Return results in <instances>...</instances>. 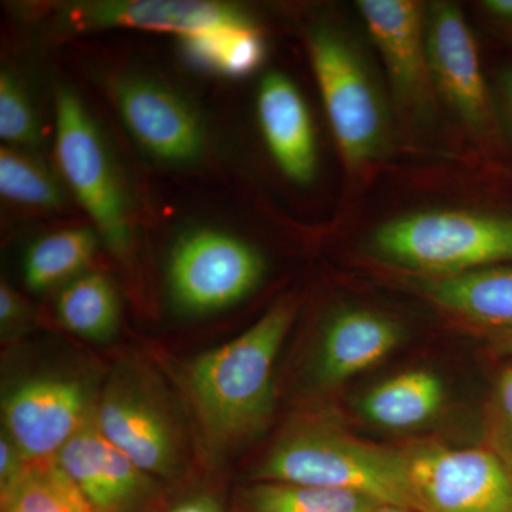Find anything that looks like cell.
<instances>
[{
  "label": "cell",
  "instance_id": "2",
  "mask_svg": "<svg viewBox=\"0 0 512 512\" xmlns=\"http://www.w3.org/2000/svg\"><path fill=\"white\" fill-rule=\"evenodd\" d=\"M256 481L338 488L416 511L403 448L357 439L323 419L292 424L256 467Z\"/></svg>",
  "mask_w": 512,
  "mask_h": 512
},
{
  "label": "cell",
  "instance_id": "26",
  "mask_svg": "<svg viewBox=\"0 0 512 512\" xmlns=\"http://www.w3.org/2000/svg\"><path fill=\"white\" fill-rule=\"evenodd\" d=\"M488 444L512 470V366L505 367L495 382L485 421Z\"/></svg>",
  "mask_w": 512,
  "mask_h": 512
},
{
  "label": "cell",
  "instance_id": "29",
  "mask_svg": "<svg viewBox=\"0 0 512 512\" xmlns=\"http://www.w3.org/2000/svg\"><path fill=\"white\" fill-rule=\"evenodd\" d=\"M170 512H224L221 505L208 497V495H201V497L191 498V500L184 501L177 507L173 508Z\"/></svg>",
  "mask_w": 512,
  "mask_h": 512
},
{
  "label": "cell",
  "instance_id": "27",
  "mask_svg": "<svg viewBox=\"0 0 512 512\" xmlns=\"http://www.w3.org/2000/svg\"><path fill=\"white\" fill-rule=\"evenodd\" d=\"M29 461L5 430L0 437V493H8L29 467Z\"/></svg>",
  "mask_w": 512,
  "mask_h": 512
},
{
  "label": "cell",
  "instance_id": "25",
  "mask_svg": "<svg viewBox=\"0 0 512 512\" xmlns=\"http://www.w3.org/2000/svg\"><path fill=\"white\" fill-rule=\"evenodd\" d=\"M0 137L18 146L39 143V127L28 94L9 73L0 76Z\"/></svg>",
  "mask_w": 512,
  "mask_h": 512
},
{
  "label": "cell",
  "instance_id": "22",
  "mask_svg": "<svg viewBox=\"0 0 512 512\" xmlns=\"http://www.w3.org/2000/svg\"><path fill=\"white\" fill-rule=\"evenodd\" d=\"M97 239L86 228L63 229L37 239L25 258V282L45 291L80 274L92 262Z\"/></svg>",
  "mask_w": 512,
  "mask_h": 512
},
{
  "label": "cell",
  "instance_id": "31",
  "mask_svg": "<svg viewBox=\"0 0 512 512\" xmlns=\"http://www.w3.org/2000/svg\"><path fill=\"white\" fill-rule=\"evenodd\" d=\"M484 5L494 15L512 20V0H487Z\"/></svg>",
  "mask_w": 512,
  "mask_h": 512
},
{
  "label": "cell",
  "instance_id": "18",
  "mask_svg": "<svg viewBox=\"0 0 512 512\" xmlns=\"http://www.w3.org/2000/svg\"><path fill=\"white\" fill-rule=\"evenodd\" d=\"M446 390L436 373L416 369L400 373L370 389L359 403L369 423L386 430H412L439 414Z\"/></svg>",
  "mask_w": 512,
  "mask_h": 512
},
{
  "label": "cell",
  "instance_id": "24",
  "mask_svg": "<svg viewBox=\"0 0 512 512\" xmlns=\"http://www.w3.org/2000/svg\"><path fill=\"white\" fill-rule=\"evenodd\" d=\"M0 192L29 207L59 208L63 204L53 178L35 161L9 147L0 150Z\"/></svg>",
  "mask_w": 512,
  "mask_h": 512
},
{
  "label": "cell",
  "instance_id": "32",
  "mask_svg": "<svg viewBox=\"0 0 512 512\" xmlns=\"http://www.w3.org/2000/svg\"><path fill=\"white\" fill-rule=\"evenodd\" d=\"M373 512H416L409 508L399 507V505L382 504Z\"/></svg>",
  "mask_w": 512,
  "mask_h": 512
},
{
  "label": "cell",
  "instance_id": "16",
  "mask_svg": "<svg viewBox=\"0 0 512 512\" xmlns=\"http://www.w3.org/2000/svg\"><path fill=\"white\" fill-rule=\"evenodd\" d=\"M70 18L82 28H131L183 37L248 20L234 6L192 0H120L74 8Z\"/></svg>",
  "mask_w": 512,
  "mask_h": 512
},
{
  "label": "cell",
  "instance_id": "30",
  "mask_svg": "<svg viewBox=\"0 0 512 512\" xmlns=\"http://www.w3.org/2000/svg\"><path fill=\"white\" fill-rule=\"evenodd\" d=\"M491 338L493 349L498 355L512 357V329L494 332Z\"/></svg>",
  "mask_w": 512,
  "mask_h": 512
},
{
  "label": "cell",
  "instance_id": "28",
  "mask_svg": "<svg viewBox=\"0 0 512 512\" xmlns=\"http://www.w3.org/2000/svg\"><path fill=\"white\" fill-rule=\"evenodd\" d=\"M26 306L10 286L2 284L0 288V325L3 336L9 335L12 330L20 328L25 323Z\"/></svg>",
  "mask_w": 512,
  "mask_h": 512
},
{
  "label": "cell",
  "instance_id": "23",
  "mask_svg": "<svg viewBox=\"0 0 512 512\" xmlns=\"http://www.w3.org/2000/svg\"><path fill=\"white\" fill-rule=\"evenodd\" d=\"M2 512H93L55 458L30 463L8 493Z\"/></svg>",
  "mask_w": 512,
  "mask_h": 512
},
{
  "label": "cell",
  "instance_id": "4",
  "mask_svg": "<svg viewBox=\"0 0 512 512\" xmlns=\"http://www.w3.org/2000/svg\"><path fill=\"white\" fill-rule=\"evenodd\" d=\"M309 56L333 136L350 168L375 160L387 138V114L365 60L338 30L313 29Z\"/></svg>",
  "mask_w": 512,
  "mask_h": 512
},
{
  "label": "cell",
  "instance_id": "33",
  "mask_svg": "<svg viewBox=\"0 0 512 512\" xmlns=\"http://www.w3.org/2000/svg\"><path fill=\"white\" fill-rule=\"evenodd\" d=\"M505 89H507L508 97H510L512 103V72L505 76Z\"/></svg>",
  "mask_w": 512,
  "mask_h": 512
},
{
  "label": "cell",
  "instance_id": "14",
  "mask_svg": "<svg viewBox=\"0 0 512 512\" xmlns=\"http://www.w3.org/2000/svg\"><path fill=\"white\" fill-rule=\"evenodd\" d=\"M396 319L367 309H343L326 323L313 373L322 386H339L386 359L403 342Z\"/></svg>",
  "mask_w": 512,
  "mask_h": 512
},
{
  "label": "cell",
  "instance_id": "1",
  "mask_svg": "<svg viewBox=\"0 0 512 512\" xmlns=\"http://www.w3.org/2000/svg\"><path fill=\"white\" fill-rule=\"evenodd\" d=\"M295 315V302L276 303L238 338L188 366V392L211 446H238L268 426L275 409L276 357Z\"/></svg>",
  "mask_w": 512,
  "mask_h": 512
},
{
  "label": "cell",
  "instance_id": "5",
  "mask_svg": "<svg viewBox=\"0 0 512 512\" xmlns=\"http://www.w3.org/2000/svg\"><path fill=\"white\" fill-rule=\"evenodd\" d=\"M56 156L64 180L107 247L126 254L131 244L126 200L92 117L69 89L56 94Z\"/></svg>",
  "mask_w": 512,
  "mask_h": 512
},
{
  "label": "cell",
  "instance_id": "7",
  "mask_svg": "<svg viewBox=\"0 0 512 512\" xmlns=\"http://www.w3.org/2000/svg\"><path fill=\"white\" fill-rule=\"evenodd\" d=\"M264 271V259L252 245L225 232L200 229L175 245L168 285L183 311L214 312L242 301L261 282Z\"/></svg>",
  "mask_w": 512,
  "mask_h": 512
},
{
  "label": "cell",
  "instance_id": "9",
  "mask_svg": "<svg viewBox=\"0 0 512 512\" xmlns=\"http://www.w3.org/2000/svg\"><path fill=\"white\" fill-rule=\"evenodd\" d=\"M2 410L3 430L23 457L50 460L92 420V390L74 377H33L6 394Z\"/></svg>",
  "mask_w": 512,
  "mask_h": 512
},
{
  "label": "cell",
  "instance_id": "8",
  "mask_svg": "<svg viewBox=\"0 0 512 512\" xmlns=\"http://www.w3.org/2000/svg\"><path fill=\"white\" fill-rule=\"evenodd\" d=\"M97 429L144 473L171 476L180 464L173 420L150 387L131 373L111 377L94 417Z\"/></svg>",
  "mask_w": 512,
  "mask_h": 512
},
{
  "label": "cell",
  "instance_id": "20",
  "mask_svg": "<svg viewBox=\"0 0 512 512\" xmlns=\"http://www.w3.org/2000/svg\"><path fill=\"white\" fill-rule=\"evenodd\" d=\"M180 40L192 63L225 76H248L265 59L264 37L251 19Z\"/></svg>",
  "mask_w": 512,
  "mask_h": 512
},
{
  "label": "cell",
  "instance_id": "3",
  "mask_svg": "<svg viewBox=\"0 0 512 512\" xmlns=\"http://www.w3.org/2000/svg\"><path fill=\"white\" fill-rule=\"evenodd\" d=\"M372 254L390 265L450 276L512 262V218L464 210L412 212L377 227Z\"/></svg>",
  "mask_w": 512,
  "mask_h": 512
},
{
  "label": "cell",
  "instance_id": "10",
  "mask_svg": "<svg viewBox=\"0 0 512 512\" xmlns=\"http://www.w3.org/2000/svg\"><path fill=\"white\" fill-rule=\"evenodd\" d=\"M124 124L147 153L165 163L200 158L204 128L197 113L173 90L143 77H123L113 87Z\"/></svg>",
  "mask_w": 512,
  "mask_h": 512
},
{
  "label": "cell",
  "instance_id": "11",
  "mask_svg": "<svg viewBox=\"0 0 512 512\" xmlns=\"http://www.w3.org/2000/svg\"><path fill=\"white\" fill-rule=\"evenodd\" d=\"M426 23L431 82L464 123L484 126L488 92L476 40L463 12L453 3L437 2Z\"/></svg>",
  "mask_w": 512,
  "mask_h": 512
},
{
  "label": "cell",
  "instance_id": "19",
  "mask_svg": "<svg viewBox=\"0 0 512 512\" xmlns=\"http://www.w3.org/2000/svg\"><path fill=\"white\" fill-rule=\"evenodd\" d=\"M57 316L64 328L74 335L93 342H106L119 328V296L106 276L80 275L60 292Z\"/></svg>",
  "mask_w": 512,
  "mask_h": 512
},
{
  "label": "cell",
  "instance_id": "13",
  "mask_svg": "<svg viewBox=\"0 0 512 512\" xmlns=\"http://www.w3.org/2000/svg\"><path fill=\"white\" fill-rule=\"evenodd\" d=\"M55 460L93 512H138L153 497L150 474L114 447L94 419L57 453Z\"/></svg>",
  "mask_w": 512,
  "mask_h": 512
},
{
  "label": "cell",
  "instance_id": "12",
  "mask_svg": "<svg viewBox=\"0 0 512 512\" xmlns=\"http://www.w3.org/2000/svg\"><path fill=\"white\" fill-rule=\"evenodd\" d=\"M367 32L382 56L394 94L404 106L427 111L431 103L426 23L412 0H360Z\"/></svg>",
  "mask_w": 512,
  "mask_h": 512
},
{
  "label": "cell",
  "instance_id": "15",
  "mask_svg": "<svg viewBox=\"0 0 512 512\" xmlns=\"http://www.w3.org/2000/svg\"><path fill=\"white\" fill-rule=\"evenodd\" d=\"M258 119L269 153L296 184H309L318 170V143L308 106L285 74H266L259 84Z\"/></svg>",
  "mask_w": 512,
  "mask_h": 512
},
{
  "label": "cell",
  "instance_id": "21",
  "mask_svg": "<svg viewBox=\"0 0 512 512\" xmlns=\"http://www.w3.org/2000/svg\"><path fill=\"white\" fill-rule=\"evenodd\" d=\"M379 501L355 491L258 481L241 495L242 512H373Z\"/></svg>",
  "mask_w": 512,
  "mask_h": 512
},
{
  "label": "cell",
  "instance_id": "6",
  "mask_svg": "<svg viewBox=\"0 0 512 512\" xmlns=\"http://www.w3.org/2000/svg\"><path fill=\"white\" fill-rule=\"evenodd\" d=\"M416 512H512V470L490 448H403Z\"/></svg>",
  "mask_w": 512,
  "mask_h": 512
},
{
  "label": "cell",
  "instance_id": "17",
  "mask_svg": "<svg viewBox=\"0 0 512 512\" xmlns=\"http://www.w3.org/2000/svg\"><path fill=\"white\" fill-rule=\"evenodd\" d=\"M424 289L441 309L474 325L494 332L512 329V266L440 276Z\"/></svg>",
  "mask_w": 512,
  "mask_h": 512
}]
</instances>
